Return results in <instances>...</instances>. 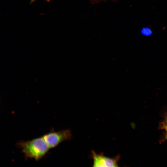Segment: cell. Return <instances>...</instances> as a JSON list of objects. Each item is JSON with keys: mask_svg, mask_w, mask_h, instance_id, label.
<instances>
[{"mask_svg": "<svg viewBox=\"0 0 167 167\" xmlns=\"http://www.w3.org/2000/svg\"><path fill=\"white\" fill-rule=\"evenodd\" d=\"M163 127L165 131V138L167 139V116L165 118L164 122L163 123Z\"/></svg>", "mask_w": 167, "mask_h": 167, "instance_id": "cell-5", "label": "cell"}, {"mask_svg": "<svg viewBox=\"0 0 167 167\" xmlns=\"http://www.w3.org/2000/svg\"><path fill=\"white\" fill-rule=\"evenodd\" d=\"M42 137L51 149L64 141L71 139L72 135L69 129H65L57 132H49L44 135Z\"/></svg>", "mask_w": 167, "mask_h": 167, "instance_id": "cell-2", "label": "cell"}, {"mask_svg": "<svg viewBox=\"0 0 167 167\" xmlns=\"http://www.w3.org/2000/svg\"><path fill=\"white\" fill-rule=\"evenodd\" d=\"M141 33L145 36H148L151 35L152 31L150 28L146 27L142 30Z\"/></svg>", "mask_w": 167, "mask_h": 167, "instance_id": "cell-4", "label": "cell"}, {"mask_svg": "<svg viewBox=\"0 0 167 167\" xmlns=\"http://www.w3.org/2000/svg\"><path fill=\"white\" fill-rule=\"evenodd\" d=\"M16 145L21 149L25 158H33L36 161L44 157L50 149L42 136L30 140L20 141Z\"/></svg>", "mask_w": 167, "mask_h": 167, "instance_id": "cell-1", "label": "cell"}, {"mask_svg": "<svg viewBox=\"0 0 167 167\" xmlns=\"http://www.w3.org/2000/svg\"><path fill=\"white\" fill-rule=\"evenodd\" d=\"M36 0H30V3L31 4ZM45 0L47 1L48 2H49L51 0Z\"/></svg>", "mask_w": 167, "mask_h": 167, "instance_id": "cell-6", "label": "cell"}, {"mask_svg": "<svg viewBox=\"0 0 167 167\" xmlns=\"http://www.w3.org/2000/svg\"><path fill=\"white\" fill-rule=\"evenodd\" d=\"M91 155L93 161V167H118L117 162L120 158L119 155L111 158L105 156L103 153H97L92 150Z\"/></svg>", "mask_w": 167, "mask_h": 167, "instance_id": "cell-3", "label": "cell"}]
</instances>
